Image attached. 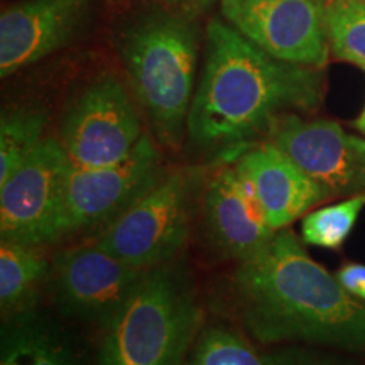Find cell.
<instances>
[{"label":"cell","mask_w":365,"mask_h":365,"mask_svg":"<svg viewBox=\"0 0 365 365\" xmlns=\"http://www.w3.org/2000/svg\"><path fill=\"white\" fill-rule=\"evenodd\" d=\"M323 98V70L272 58L234 26L213 19L207 29L188 137L205 150L249 144L267 137L289 113L318 110Z\"/></svg>","instance_id":"1"},{"label":"cell","mask_w":365,"mask_h":365,"mask_svg":"<svg viewBox=\"0 0 365 365\" xmlns=\"http://www.w3.org/2000/svg\"><path fill=\"white\" fill-rule=\"evenodd\" d=\"M228 298L242 325L262 344L307 341L365 354V303L314 262L287 228L237 264Z\"/></svg>","instance_id":"2"},{"label":"cell","mask_w":365,"mask_h":365,"mask_svg":"<svg viewBox=\"0 0 365 365\" xmlns=\"http://www.w3.org/2000/svg\"><path fill=\"white\" fill-rule=\"evenodd\" d=\"M118 51L156 139L180 149L196 91L198 27L185 16L145 14L122 33Z\"/></svg>","instance_id":"3"},{"label":"cell","mask_w":365,"mask_h":365,"mask_svg":"<svg viewBox=\"0 0 365 365\" xmlns=\"http://www.w3.org/2000/svg\"><path fill=\"white\" fill-rule=\"evenodd\" d=\"M200 319L198 299L180 269H149L120 313L102 328L95 365H186Z\"/></svg>","instance_id":"4"},{"label":"cell","mask_w":365,"mask_h":365,"mask_svg":"<svg viewBox=\"0 0 365 365\" xmlns=\"http://www.w3.org/2000/svg\"><path fill=\"white\" fill-rule=\"evenodd\" d=\"M195 185V175L190 171H168L158 185L100 230L93 242L145 271L166 266L188 240Z\"/></svg>","instance_id":"5"},{"label":"cell","mask_w":365,"mask_h":365,"mask_svg":"<svg viewBox=\"0 0 365 365\" xmlns=\"http://www.w3.org/2000/svg\"><path fill=\"white\" fill-rule=\"evenodd\" d=\"M161 153L148 135L124 161L105 168L71 166L54 242L103 230L166 176Z\"/></svg>","instance_id":"6"},{"label":"cell","mask_w":365,"mask_h":365,"mask_svg":"<svg viewBox=\"0 0 365 365\" xmlns=\"http://www.w3.org/2000/svg\"><path fill=\"white\" fill-rule=\"evenodd\" d=\"M139 115L117 76L105 73L85 86L59 127V143L76 168L113 166L143 139Z\"/></svg>","instance_id":"7"},{"label":"cell","mask_w":365,"mask_h":365,"mask_svg":"<svg viewBox=\"0 0 365 365\" xmlns=\"http://www.w3.org/2000/svg\"><path fill=\"white\" fill-rule=\"evenodd\" d=\"M148 271L91 240L54 254L48 284L59 312L105 328L134 296Z\"/></svg>","instance_id":"8"},{"label":"cell","mask_w":365,"mask_h":365,"mask_svg":"<svg viewBox=\"0 0 365 365\" xmlns=\"http://www.w3.org/2000/svg\"><path fill=\"white\" fill-rule=\"evenodd\" d=\"M71 161L59 139L46 137L34 153L0 182L2 240L54 244Z\"/></svg>","instance_id":"9"},{"label":"cell","mask_w":365,"mask_h":365,"mask_svg":"<svg viewBox=\"0 0 365 365\" xmlns=\"http://www.w3.org/2000/svg\"><path fill=\"white\" fill-rule=\"evenodd\" d=\"M222 14L272 58L319 70L330 61L327 0H222Z\"/></svg>","instance_id":"10"},{"label":"cell","mask_w":365,"mask_h":365,"mask_svg":"<svg viewBox=\"0 0 365 365\" xmlns=\"http://www.w3.org/2000/svg\"><path fill=\"white\" fill-rule=\"evenodd\" d=\"M267 139L331 198L365 193V139L346 132L339 122L289 113L272 127Z\"/></svg>","instance_id":"11"},{"label":"cell","mask_w":365,"mask_h":365,"mask_svg":"<svg viewBox=\"0 0 365 365\" xmlns=\"http://www.w3.org/2000/svg\"><path fill=\"white\" fill-rule=\"evenodd\" d=\"M202 217L213 247L237 264L261 252L276 235L249 180L235 163L218 168L208 180Z\"/></svg>","instance_id":"12"},{"label":"cell","mask_w":365,"mask_h":365,"mask_svg":"<svg viewBox=\"0 0 365 365\" xmlns=\"http://www.w3.org/2000/svg\"><path fill=\"white\" fill-rule=\"evenodd\" d=\"M93 0H21L0 16V76L34 65L70 43Z\"/></svg>","instance_id":"13"},{"label":"cell","mask_w":365,"mask_h":365,"mask_svg":"<svg viewBox=\"0 0 365 365\" xmlns=\"http://www.w3.org/2000/svg\"><path fill=\"white\" fill-rule=\"evenodd\" d=\"M235 164L249 180L267 223L276 232L331 200L319 182L269 139L245 150Z\"/></svg>","instance_id":"14"},{"label":"cell","mask_w":365,"mask_h":365,"mask_svg":"<svg viewBox=\"0 0 365 365\" xmlns=\"http://www.w3.org/2000/svg\"><path fill=\"white\" fill-rule=\"evenodd\" d=\"M0 365L85 364L65 333L36 312H29L4 323Z\"/></svg>","instance_id":"15"},{"label":"cell","mask_w":365,"mask_h":365,"mask_svg":"<svg viewBox=\"0 0 365 365\" xmlns=\"http://www.w3.org/2000/svg\"><path fill=\"white\" fill-rule=\"evenodd\" d=\"M44 245L2 240L0 244V309L4 319L34 312L41 287L48 284L51 261Z\"/></svg>","instance_id":"16"},{"label":"cell","mask_w":365,"mask_h":365,"mask_svg":"<svg viewBox=\"0 0 365 365\" xmlns=\"http://www.w3.org/2000/svg\"><path fill=\"white\" fill-rule=\"evenodd\" d=\"M48 113L39 108H11L0 120V182L6 181L43 143Z\"/></svg>","instance_id":"17"},{"label":"cell","mask_w":365,"mask_h":365,"mask_svg":"<svg viewBox=\"0 0 365 365\" xmlns=\"http://www.w3.org/2000/svg\"><path fill=\"white\" fill-rule=\"evenodd\" d=\"M365 208V193L308 212L301 220V242L313 247L339 250L352 234Z\"/></svg>","instance_id":"18"},{"label":"cell","mask_w":365,"mask_h":365,"mask_svg":"<svg viewBox=\"0 0 365 365\" xmlns=\"http://www.w3.org/2000/svg\"><path fill=\"white\" fill-rule=\"evenodd\" d=\"M331 56L365 71V0H327Z\"/></svg>","instance_id":"19"},{"label":"cell","mask_w":365,"mask_h":365,"mask_svg":"<svg viewBox=\"0 0 365 365\" xmlns=\"http://www.w3.org/2000/svg\"><path fill=\"white\" fill-rule=\"evenodd\" d=\"M186 365H266L264 354L239 331L228 327H207L200 331Z\"/></svg>","instance_id":"20"},{"label":"cell","mask_w":365,"mask_h":365,"mask_svg":"<svg viewBox=\"0 0 365 365\" xmlns=\"http://www.w3.org/2000/svg\"><path fill=\"white\" fill-rule=\"evenodd\" d=\"M264 362L266 365H350L331 355L301 349V346H289V349L264 354Z\"/></svg>","instance_id":"21"},{"label":"cell","mask_w":365,"mask_h":365,"mask_svg":"<svg viewBox=\"0 0 365 365\" xmlns=\"http://www.w3.org/2000/svg\"><path fill=\"white\" fill-rule=\"evenodd\" d=\"M341 286L355 298L365 303V266L359 262H346L335 272Z\"/></svg>","instance_id":"22"},{"label":"cell","mask_w":365,"mask_h":365,"mask_svg":"<svg viewBox=\"0 0 365 365\" xmlns=\"http://www.w3.org/2000/svg\"><path fill=\"white\" fill-rule=\"evenodd\" d=\"M166 2H170V4H173V6H178V7L190 9V7L202 6V4L208 2V0H166Z\"/></svg>","instance_id":"23"},{"label":"cell","mask_w":365,"mask_h":365,"mask_svg":"<svg viewBox=\"0 0 365 365\" xmlns=\"http://www.w3.org/2000/svg\"><path fill=\"white\" fill-rule=\"evenodd\" d=\"M354 127L365 137V107H364V110L360 112V115L354 120Z\"/></svg>","instance_id":"24"}]
</instances>
